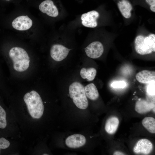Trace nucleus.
<instances>
[{
  "instance_id": "nucleus-1",
  "label": "nucleus",
  "mask_w": 155,
  "mask_h": 155,
  "mask_svg": "<svg viewBox=\"0 0 155 155\" xmlns=\"http://www.w3.org/2000/svg\"><path fill=\"white\" fill-rule=\"evenodd\" d=\"M0 134L12 139L21 140L19 126L13 113L0 96Z\"/></svg>"
},
{
  "instance_id": "nucleus-2",
  "label": "nucleus",
  "mask_w": 155,
  "mask_h": 155,
  "mask_svg": "<svg viewBox=\"0 0 155 155\" xmlns=\"http://www.w3.org/2000/svg\"><path fill=\"white\" fill-rule=\"evenodd\" d=\"M9 56L13 62V69L16 71L23 72L29 68L30 58L23 48L19 47L11 48L9 51Z\"/></svg>"
},
{
  "instance_id": "nucleus-3",
  "label": "nucleus",
  "mask_w": 155,
  "mask_h": 155,
  "mask_svg": "<svg viewBox=\"0 0 155 155\" xmlns=\"http://www.w3.org/2000/svg\"><path fill=\"white\" fill-rule=\"evenodd\" d=\"M69 90L70 96L77 107L86 109L88 104L84 86L79 82H74L69 86Z\"/></svg>"
},
{
  "instance_id": "nucleus-4",
  "label": "nucleus",
  "mask_w": 155,
  "mask_h": 155,
  "mask_svg": "<svg viewBox=\"0 0 155 155\" xmlns=\"http://www.w3.org/2000/svg\"><path fill=\"white\" fill-rule=\"evenodd\" d=\"M24 147L21 140L7 137L0 134V155H18Z\"/></svg>"
},
{
  "instance_id": "nucleus-5",
  "label": "nucleus",
  "mask_w": 155,
  "mask_h": 155,
  "mask_svg": "<svg viewBox=\"0 0 155 155\" xmlns=\"http://www.w3.org/2000/svg\"><path fill=\"white\" fill-rule=\"evenodd\" d=\"M135 49L136 52L141 55H145L155 51V35L151 34L144 37L137 36L135 41Z\"/></svg>"
},
{
  "instance_id": "nucleus-6",
  "label": "nucleus",
  "mask_w": 155,
  "mask_h": 155,
  "mask_svg": "<svg viewBox=\"0 0 155 155\" xmlns=\"http://www.w3.org/2000/svg\"><path fill=\"white\" fill-rule=\"evenodd\" d=\"M71 49L62 45L55 44L51 48L50 54L52 58L55 61H60L66 57L69 51Z\"/></svg>"
},
{
  "instance_id": "nucleus-7",
  "label": "nucleus",
  "mask_w": 155,
  "mask_h": 155,
  "mask_svg": "<svg viewBox=\"0 0 155 155\" xmlns=\"http://www.w3.org/2000/svg\"><path fill=\"white\" fill-rule=\"evenodd\" d=\"M84 50L88 57L92 59H96L102 55L104 47L101 42L96 41L90 44L84 49Z\"/></svg>"
},
{
  "instance_id": "nucleus-8",
  "label": "nucleus",
  "mask_w": 155,
  "mask_h": 155,
  "mask_svg": "<svg viewBox=\"0 0 155 155\" xmlns=\"http://www.w3.org/2000/svg\"><path fill=\"white\" fill-rule=\"evenodd\" d=\"M32 25V21L27 16H21L16 18L13 21L12 25L13 28L23 31L30 29Z\"/></svg>"
},
{
  "instance_id": "nucleus-9",
  "label": "nucleus",
  "mask_w": 155,
  "mask_h": 155,
  "mask_svg": "<svg viewBox=\"0 0 155 155\" xmlns=\"http://www.w3.org/2000/svg\"><path fill=\"white\" fill-rule=\"evenodd\" d=\"M152 149V144L149 140L146 139H142L137 142L133 150L135 154L147 155L151 152Z\"/></svg>"
},
{
  "instance_id": "nucleus-10",
  "label": "nucleus",
  "mask_w": 155,
  "mask_h": 155,
  "mask_svg": "<svg viewBox=\"0 0 155 155\" xmlns=\"http://www.w3.org/2000/svg\"><path fill=\"white\" fill-rule=\"evenodd\" d=\"M86 142V138L84 135L75 134L67 137L65 140V144L69 148H76L84 146Z\"/></svg>"
},
{
  "instance_id": "nucleus-11",
  "label": "nucleus",
  "mask_w": 155,
  "mask_h": 155,
  "mask_svg": "<svg viewBox=\"0 0 155 155\" xmlns=\"http://www.w3.org/2000/svg\"><path fill=\"white\" fill-rule=\"evenodd\" d=\"M99 16L98 13L94 10L82 14L81 17L82 25L87 27L94 28L96 27L97 25L96 20Z\"/></svg>"
},
{
  "instance_id": "nucleus-12",
  "label": "nucleus",
  "mask_w": 155,
  "mask_h": 155,
  "mask_svg": "<svg viewBox=\"0 0 155 155\" xmlns=\"http://www.w3.org/2000/svg\"><path fill=\"white\" fill-rule=\"evenodd\" d=\"M39 10L42 13H46L52 17H56L58 15L57 7L53 2L51 0H46L41 3L39 6Z\"/></svg>"
},
{
  "instance_id": "nucleus-13",
  "label": "nucleus",
  "mask_w": 155,
  "mask_h": 155,
  "mask_svg": "<svg viewBox=\"0 0 155 155\" xmlns=\"http://www.w3.org/2000/svg\"><path fill=\"white\" fill-rule=\"evenodd\" d=\"M135 78L139 82L142 83H149L155 81V71L148 70H142L138 73Z\"/></svg>"
},
{
  "instance_id": "nucleus-14",
  "label": "nucleus",
  "mask_w": 155,
  "mask_h": 155,
  "mask_svg": "<svg viewBox=\"0 0 155 155\" xmlns=\"http://www.w3.org/2000/svg\"><path fill=\"white\" fill-rule=\"evenodd\" d=\"M155 108L154 104L144 100L140 99L136 102L135 111L140 114H144L151 111Z\"/></svg>"
},
{
  "instance_id": "nucleus-15",
  "label": "nucleus",
  "mask_w": 155,
  "mask_h": 155,
  "mask_svg": "<svg viewBox=\"0 0 155 155\" xmlns=\"http://www.w3.org/2000/svg\"><path fill=\"white\" fill-rule=\"evenodd\" d=\"M119 122V119L116 117L113 116L109 118L105 123V131L109 134H114L117 129Z\"/></svg>"
},
{
  "instance_id": "nucleus-16",
  "label": "nucleus",
  "mask_w": 155,
  "mask_h": 155,
  "mask_svg": "<svg viewBox=\"0 0 155 155\" xmlns=\"http://www.w3.org/2000/svg\"><path fill=\"white\" fill-rule=\"evenodd\" d=\"M86 96L92 100H96L99 97V94L98 90L95 85L92 83L87 85L84 87Z\"/></svg>"
},
{
  "instance_id": "nucleus-17",
  "label": "nucleus",
  "mask_w": 155,
  "mask_h": 155,
  "mask_svg": "<svg viewBox=\"0 0 155 155\" xmlns=\"http://www.w3.org/2000/svg\"><path fill=\"white\" fill-rule=\"evenodd\" d=\"M96 69L94 68H83L80 70V76L82 78L86 79L88 81H90L94 79L96 75Z\"/></svg>"
},
{
  "instance_id": "nucleus-18",
  "label": "nucleus",
  "mask_w": 155,
  "mask_h": 155,
  "mask_svg": "<svg viewBox=\"0 0 155 155\" xmlns=\"http://www.w3.org/2000/svg\"><path fill=\"white\" fill-rule=\"evenodd\" d=\"M142 124L149 132L152 133H155V119L152 117H146L142 120Z\"/></svg>"
},
{
  "instance_id": "nucleus-19",
  "label": "nucleus",
  "mask_w": 155,
  "mask_h": 155,
  "mask_svg": "<svg viewBox=\"0 0 155 155\" xmlns=\"http://www.w3.org/2000/svg\"><path fill=\"white\" fill-rule=\"evenodd\" d=\"M147 87L146 91L149 95L153 96L155 95V81L149 83Z\"/></svg>"
},
{
  "instance_id": "nucleus-20",
  "label": "nucleus",
  "mask_w": 155,
  "mask_h": 155,
  "mask_svg": "<svg viewBox=\"0 0 155 155\" xmlns=\"http://www.w3.org/2000/svg\"><path fill=\"white\" fill-rule=\"evenodd\" d=\"M126 86V83L123 81L114 82L111 84V86L114 88H123Z\"/></svg>"
},
{
  "instance_id": "nucleus-21",
  "label": "nucleus",
  "mask_w": 155,
  "mask_h": 155,
  "mask_svg": "<svg viewBox=\"0 0 155 155\" xmlns=\"http://www.w3.org/2000/svg\"><path fill=\"white\" fill-rule=\"evenodd\" d=\"M146 1L150 5H155V0H146Z\"/></svg>"
},
{
  "instance_id": "nucleus-22",
  "label": "nucleus",
  "mask_w": 155,
  "mask_h": 155,
  "mask_svg": "<svg viewBox=\"0 0 155 155\" xmlns=\"http://www.w3.org/2000/svg\"><path fill=\"white\" fill-rule=\"evenodd\" d=\"M114 155H125L124 154L121 152L116 151L113 154Z\"/></svg>"
},
{
  "instance_id": "nucleus-23",
  "label": "nucleus",
  "mask_w": 155,
  "mask_h": 155,
  "mask_svg": "<svg viewBox=\"0 0 155 155\" xmlns=\"http://www.w3.org/2000/svg\"><path fill=\"white\" fill-rule=\"evenodd\" d=\"M150 8L152 11L155 12V5H150Z\"/></svg>"
},
{
  "instance_id": "nucleus-24",
  "label": "nucleus",
  "mask_w": 155,
  "mask_h": 155,
  "mask_svg": "<svg viewBox=\"0 0 155 155\" xmlns=\"http://www.w3.org/2000/svg\"><path fill=\"white\" fill-rule=\"evenodd\" d=\"M6 1H10V0H5Z\"/></svg>"
}]
</instances>
